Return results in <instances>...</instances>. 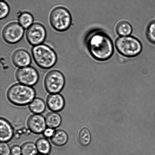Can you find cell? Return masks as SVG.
<instances>
[{
  "label": "cell",
  "mask_w": 155,
  "mask_h": 155,
  "mask_svg": "<svg viewBox=\"0 0 155 155\" xmlns=\"http://www.w3.org/2000/svg\"><path fill=\"white\" fill-rule=\"evenodd\" d=\"M65 79L64 75L60 71H50L45 77V85L46 91L50 93L57 94L64 87Z\"/></svg>",
  "instance_id": "6"
},
{
  "label": "cell",
  "mask_w": 155,
  "mask_h": 155,
  "mask_svg": "<svg viewBox=\"0 0 155 155\" xmlns=\"http://www.w3.org/2000/svg\"><path fill=\"white\" fill-rule=\"evenodd\" d=\"M0 7H1L0 18L1 19H4L8 15L10 12V8L8 5L2 1H1L0 2Z\"/></svg>",
  "instance_id": "23"
},
{
  "label": "cell",
  "mask_w": 155,
  "mask_h": 155,
  "mask_svg": "<svg viewBox=\"0 0 155 155\" xmlns=\"http://www.w3.org/2000/svg\"><path fill=\"white\" fill-rule=\"evenodd\" d=\"M45 104L43 100L41 98L34 99L29 105V108L31 112L35 114H41L45 111Z\"/></svg>",
  "instance_id": "17"
},
{
  "label": "cell",
  "mask_w": 155,
  "mask_h": 155,
  "mask_svg": "<svg viewBox=\"0 0 155 155\" xmlns=\"http://www.w3.org/2000/svg\"><path fill=\"white\" fill-rule=\"evenodd\" d=\"M115 46L120 54L126 57H136L142 51V44L137 39L133 36H122L118 38Z\"/></svg>",
  "instance_id": "4"
},
{
  "label": "cell",
  "mask_w": 155,
  "mask_h": 155,
  "mask_svg": "<svg viewBox=\"0 0 155 155\" xmlns=\"http://www.w3.org/2000/svg\"><path fill=\"white\" fill-rule=\"evenodd\" d=\"M116 31L119 36H127L131 34L133 28L131 25L128 22L126 21H120L117 24Z\"/></svg>",
  "instance_id": "16"
},
{
  "label": "cell",
  "mask_w": 155,
  "mask_h": 155,
  "mask_svg": "<svg viewBox=\"0 0 155 155\" xmlns=\"http://www.w3.org/2000/svg\"><path fill=\"white\" fill-rule=\"evenodd\" d=\"M32 54L36 64L42 69H49L57 63L55 51L46 45L41 44L35 46L32 49Z\"/></svg>",
  "instance_id": "3"
},
{
  "label": "cell",
  "mask_w": 155,
  "mask_h": 155,
  "mask_svg": "<svg viewBox=\"0 0 155 155\" xmlns=\"http://www.w3.org/2000/svg\"><path fill=\"white\" fill-rule=\"evenodd\" d=\"M36 155H47V154H36Z\"/></svg>",
  "instance_id": "27"
},
{
  "label": "cell",
  "mask_w": 155,
  "mask_h": 155,
  "mask_svg": "<svg viewBox=\"0 0 155 155\" xmlns=\"http://www.w3.org/2000/svg\"><path fill=\"white\" fill-rule=\"evenodd\" d=\"M147 34L150 41L155 44V21L152 22L149 25Z\"/></svg>",
  "instance_id": "22"
},
{
  "label": "cell",
  "mask_w": 155,
  "mask_h": 155,
  "mask_svg": "<svg viewBox=\"0 0 155 155\" xmlns=\"http://www.w3.org/2000/svg\"><path fill=\"white\" fill-rule=\"evenodd\" d=\"M18 21L24 28H28L33 24V17L31 13L28 12H23L19 15Z\"/></svg>",
  "instance_id": "19"
},
{
  "label": "cell",
  "mask_w": 155,
  "mask_h": 155,
  "mask_svg": "<svg viewBox=\"0 0 155 155\" xmlns=\"http://www.w3.org/2000/svg\"><path fill=\"white\" fill-rule=\"evenodd\" d=\"M88 50L94 58L105 61L113 54L114 47L111 40L105 33L95 31L88 35L86 39Z\"/></svg>",
  "instance_id": "1"
},
{
  "label": "cell",
  "mask_w": 155,
  "mask_h": 155,
  "mask_svg": "<svg viewBox=\"0 0 155 155\" xmlns=\"http://www.w3.org/2000/svg\"><path fill=\"white\" fill-rule=\"evenodd\" d=\"M46 125L50 128H57L60 125L62 119L60 115L55 112H51L45 117Z\"/></svg>",
  "instance_id": "15"
},
{
  "label": "cell",
  "mask_w": 155,
  "mask_h": 155,
  "mask_svg": "<svg viewBox=\"0 0 155 155\" xmlns=\"http://www.w3.org/2000/svg\"><path fill=\"white\" fill-rule=\"evenodd\" d=\"M1 141L7 142L11 140L13 136L14 131L12 126L8 121L1 118Z\"/></svg>",
  "instance_id": "13"
},
{
  "label": "cell",
  "mask_w": 155,
  "mask_h": 155,
  "mask_svg": "<svg viewBox=\"0 0 155 155\" xmlns=\"http://www.w3.org/2000/svg\"><path fill=\"white\" fill-rule=\"evenodd\" d=\"M46 124L45 118L39 114L32 115L27 121V126L30 131L35 134H40L46 130Z\"/></svg>",
  "instance_id": "10"
},
{
  "label": "cell",
  "mask_w": 155,
  "mask_h": 155,
  "mask_svg": "<svg viewBox=\"0 0 155 155\" xmlns=\"http://www.w3.org/2000/svg\"><path fill=\"white\" fill-rule=\"evenodd\" d=\"M35 96V92L32 87L22 84L13 85L9 88L7 97L12 104L24 106L30 103Z\"/></svg>",
  "instance_id": "2"
},
{
  "label": "cell",
  "mask_w": 155,
  "mask_h": 155,
  "mask_svg": "<svg viewBox=\"0 0 155 155\" xmlns=\"http://www.w3.org/2000/svg\"><path fill=\"white\" fill-rule=\"evenodd\" d=\"M16 77L20 83L30 86L35 85L39 78L38 73L36 69L28 66L18 69L16 71Z\"/></svg>",
  "instance_id": "9"
},
{
  "label": "cell",
  "mask_w": 155,
  "mask_h": 155,
  "mask_svg": "<svg viewBox=\"0 0 155 155\" xmlns=\"http://www.w3.org/2000/svg\"><path fill=\"white\" fill-rule=\"evenodd\" d=\"M24 28L19 24L12 22L6 26L2 32L3 39L10 44H15L22 39L24 35Z\"/></svg>",
  "instance_id": "7"
},
{
  "label": "cell",
  "mask_w": 155,
  "mask_h": 155,
  "mask_svg": "<svg viewBox=\"0 0 155 155\" xmlns=\"http://www.w3.org/2000/svg\"><path fill=\"white\" fill-rule=\"evenodd\" d=\"M54 130L52 129H47L44 132V135L46 137H51L54 134Z\"/></svg>",
  "instance_id": "26"
},
{
  "label": "cell",
  "mask_w": 155,
  "mask_h": 155,
  "mask_svg": "<svg viewBox=\"0 0 155 155\" xmlns=\"http://www.w3.org/2000/svg\"><path fill=\"white\" fill-rule=\"evenodd\" d=\"M21 153V149L18 146H14L11 149V154L12 155H20Z\"/></svg>",
  "instance_id": "25"
},
{
  "label": "cell",
  "mask_w": 155,
  "mask_h": 155,
  "mask_svg": "<svg viewBox=\"0 0 155 155\" xmlns=\"http://www.w3.org/2000/svg\"><path fill=\"white\" fill-rule=\"evenodd\" d=\"M26 35L29 43L36 46L41 45L45 41L46 36V30L42 24L35 23L27 29Z\"/></svg>",
  "instance_id": "8"
},
{
  "label": "cell",
  "mask_w": 155,
  "mask_h": 155,
  "mask_svg": "<svg viewBox=\"0 0 155 155\" xmlns=\"http://www.w3.org/2000/svg\"><path fill=\"white\" fill-rule=\"evenodd\" d=\"M91 135L89 130L86 128H83L79 131L78 140L79 143L83 146L89 145L91 141Z\"/></svg>",
  "instance_id": "20"
},
{
  "label": "cell",
  "mask_w": 155,
  "mask_h": 155,
  "mask_svg": "<svg viewBox=\"0 0 155 155\" xmlns=\"http://www.w3.org/2000/svg\"><path fill=\"white\" fill-rule=\"evenodd\" d=\"M21 149L22 155H36L38 151L36 145L32 142L24 144Z\"/></svg>",
  "instance_id": "21"
},
{
  "label": "cell",
  "mask_w": 155,
  "mask_h": 155,
  "mask_svg": "<svg viewBox=\"0 0 155 155\" xmlns=\"http://www.w3.org/2000/svg\"><path fill=\"white\" fill-rule=\"evenodd\" d=\"M38 151L41 154H48L51 150V145L48 141L45 138H41L36 143Z\"/></svg>",
  "instance_id": "18"
},
{
  "label": "cell",
  "mask_w": 155,
  "mask_h": 155,
  "mask_svg": "<svg viewBox=\"0 0 155 155\" xmlns=\"http://www.w3.org/2000/svg\"><path fill=\"white\" fill-rule=\"evenodd\" d=\"M12 61L19 68L28 66L31 63V58L28 51L23 49L16 50L12 56Z\"/></svg>",
  "instance_id": "11"
},
{
  "label": "cell",
  "mask_w": 155,
  "mask_h": 155,
  "mask_svg": "<svg viewBox=\"0 0 155 155\" xmlns=\"http://www.w3.org/2000/svg\"><path fill=\"white\" fill-rule=\"evenodd\" d=\"M72 16L67 9L63 7H57L51 12L50 21L51 26L58 31L67 30L72 23Z\"/></svg>",
  "instance_id": "5"
},
{
  "label": "cell",
  "mask_w": 155,
  "mask_h": 155,
  "mask_svg": "<svg viewBox=\"0 0 155 155\" xmlns=\"http://www.w3.org/2000/svg\"><path fill=\"white\" fill-rule=\"evenodd\" d=\"M46 102L48 108L54 112L60 111L65 105L64 98L58 94H52L48 96Z\"/></svg>",
  "instance_id": "12"
},
{
  "label": "cell",
  "mask_w": 155,
  "mask_h": 155,
  "mask_svg": "<svg viewBox=\"0 0 155 155\" xmlns=\"http://www.w3.org/2000/svg\"><path fill=\"white\" fill-rule=\"evenodd\" d=\"M1 1H2V0H1Z\"/></svg>",
  "instance_id": "28"
},
{
  "label": "cell",
  "mask_w": 155,
  "mask_h": 155,
  "mask_svg": "<svg viewBox=\"0 0 155 155\" xmlns=\"http://www.w3.org/2000/svg\"><path fill=\"white\" fill-rule=\"evenodd\" d=\"M68 136L67 134L64 130H58L54 131L51 137L52 143L56 146L62 147L67 142Z\"/></svg>",
  "instance_id": "14"
},
{
  "label": "cell",
  "mask_w": 155,
  "mask_h": 155,
  "mask_svg": "<svg viewBox=\"0 0 155 155\" xmlns=\"http://www.w3.org/2000/svg\"><path fill=\"white\" fill-rule=\"evenodd\" d=\"M0 153L1 155H9L11 150L8 145L5 142H2L0 145Z\"/></svg>",
  "instance_id": "24"
}]
</instances>
